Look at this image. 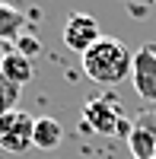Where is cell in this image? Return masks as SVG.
I'll return each mask as SVG.
<instances>
[{
    "label": "cell",
    "instance_id": "obj_3",
    "mask_svg": "<svg viewBox=\"0 0 156 159\" xmlns=\"http://www.w3.org/2000/svg\"><path fill=\"white\" fill-rule=\"evenodd\" d=\"M35 147V118L19 108L0 115V150L7 153H25Z\"/></svg>",
    "mask_w": 156,
    "mask_h": 159
},
{
    "label": "cell",
    "instance_id": "obj_10",
    "mask_svg": "<svg viewBox=\"0 0 156 159\" xmlns=\"http://www.w3.org/2000/svg\"><path fill=\"white\" fill-rule=\"evenodd\" d=\"M19 92H22V86H16V83H13V80H7V76H0V115L16 108Z\"/></svg>",
    "mask_w": 156,
    "mask_h": 159
},
{
    "label": "cell",
    "instance_id": "obj_9",
    "mask_svg": "<svg viewBox=\"0 0 156 159\" xmlns=\"http://www.w3.org/2000/svg\"><path fill=\"white\" fill-rule=\"evenodd\" d=\"M22 22L25 16L13 7V3H3L0 0V42H7V38H16L22 32Z\"/></svg>",
    "mask_w": 156,
    "mask_h": 159
},
{
    "label": "cell",
    "instance_id": "obj_6",
    "mask_svg": "<svg viewBox=\"0 0 156 159\" xmlns=\"http://www.w3.org/2000/svg\"><path fill=\"white\" fill-rule=\"evenodd\" d=\"M131 153L137 159H156V115H140L131 127Z\"/></svg>",
    "mask_w": 156,
    "mask_h": 159
},
{
    "label": "cell",
    "instance_id": "obj_7",
    "mask_svg": "<svg viewBox=\"0 0 156 159\" xmlns=\"http://www.w3.org/2000/svg\"><path fill=\"white\" fill-rule=\"evenodd\" d=\"M35 67H32V57H25L22 51H7L3 57H0V76L13 80L16 86H25L32 80Z\"/></svg>",
    "mask_w": 156,
    "mask_h": 159
},
{
    "label": "cell",
    "instance_id": "obj_11",
    "mask_svg": "<svg viewBox=\"0 0 156 159\" xmlns=\"http://www.w3.org/2000/svg\"><path fill=\"white\" fill-rule=\"evenodd\" d=\"M35 48H38V45H35V38H19V51H22L25 57H29V54H32Z\"/></svg>",
    "mask_w": 156,
    "mask_h": 159
},
{
    "label": "cell",
    "instance_id": "obj_5",
    "mask_svg": "<svg viewBox=\"0 0 156 159\" xmlns=\"http://www.w3.org/2000/svg\"><path fill=\"white\" fill-rule=\"evenodd\" d=\"M134 92L144 102H156V51L147 45L134 54V70H131Z\"/></svg>",
    "mask_w": 156,
    "mask_h": 159
},
{
    "label": "cell",
    "instance_id": "obj_2",
    "mask_svg": "<svg viewBox=\"0 0 156 159\" xmlns=\"http://www.w3.org/2000/svg\"><path fill=\"white\" fill-rule=\"evenodd\" d=\"M83 124L89 130H96V134H102V137H121V134L131 137V127H127L124 115L118 108V102L108 99V96L89 99L83 105Z\"/></svg>",
    "mask_w": 156,
    "mask_h": 159
},
{
    "label": "cell",
    "instance_id": "obj_4",
    "mask_svg": "<svg viewBox=\"0 0 156 159\" xmlns=\"http://www.w3.org/2000/svg\"><path fill=\"white\" fill-rule=\"evenodd\" d=\"M99 38H102V32H99L96 16H89V13H70L67 16V22H64V45L70 51L86 54Z\"/></svg>",
    "mask_w": 156,
    "mask_h": 159
},
{
    "label": "cell",
    "instance_id": "obj_8",
    "mask_svg": "<svg viewBox=\"0 0 156 159\" xmlns=\"http://www.w3.org/2000/svg\"><path fill=\"white\" fill-rule=\"evenodd\" d=\"M64 140V127L54 118H35V147L38 150H54Z\"/></svg>",
    "mask_w": 156,
    "mask_h": 159
},
{
    "label": "cell",
    "instance_id": "obj_1",
    "mask_svg": "<svg viewBox=\"0 0 156 159\" xmlns=\"http://www.w3.org/2000/svg\"><path fill=\"white\" fill-rule=\"evenodd\" d=\"M131 70H134V54L124 48V42H118L112 35H102L83 54V73L93 83H102V86L124 83L131 76Z\"/></svg>",
    "mask_w": 156,
    "mask_h": 159
}]
</instances>
